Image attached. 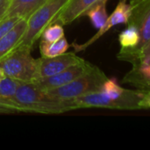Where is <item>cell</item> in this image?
<instances>
[{"mask_svg":"<svg viewBox=\"0 0 150 150\" xmlns=\"http://www.w3.org/2000/svg\"><path fill=\"white\" fill-rule=\"evenodd\" d=\"M3 103L12 112L57 114L79 109L73 99H62L49 94L32 83H19L15 94Z\"/></svg>","mask_w":150,"mask_h":150,"instance_id":"cell-1","label":"cell"},{"mask_svg":"<svg viewBox=\"0 0 150 150\" xmlns=\"http://www.w3.org/2000/svg\"><path fill=\"white\" fill-rule=\"evenodd\" d=\"M69 0H46L27 20V28L16 48L31 51L43 30L50 25Z\"/></svg>","mask_w":150,"mask_h":150,"instance_id":"cell-2","label":"cell"},{"mask_svg":"<svg viewBox=\"0 0 150 150\" xmlns=\"http://www.w3.org/2000/svg\"><path fill=\"white\" fill-rule=\"evenodd\" d=\"M132 13L127 25H133L139 32L140 40L133 49L121 48L117 57L133 64L140 51L150 41V0H130Z\"/></svg>","mask_w":150,"mask_h":150,"instance_id":"cell-3","label":"cell"},{"mask_svg":"<svg viewBox=\"0 0 150 150\" xmlns=\"http://www.w3.org/2000/svg\"><path fill=\"white\" fill-rule=\"evenodd\" d=\"M0 68L4 76L21 83H34L37 76V61L31 51L15 48L0 59Z\"/></svg>","mask_w":150,"mask_h":150,"instance_id":"cell-4","label":"cell"},{"mask_svg":"<svg viewBox=\"0 0 150 150\" xmlns=\"http://www.w3.org/2000/svg\"><path fill=\"white\" fill-rule=\"evenodd\" d=\"M107 79L108 77L103 71L97 66L93 65L88 71L69 83L45 91L62 99H74L83 95L100 91Z\"/></svg>","mask_w":150,"mask_h":150,"instance_id":"cell-5","label":"cell"},{"mask_svg":"<svg viewBox=\"0 0 150 150\" xmlns=\"http://www.w3.org/2000/svg\"><path fill=\"white\" fill-rule=\"evenodd\" d=\"M143 91L141 90L126 89L125 94L117 100L111 99L103 95L101 91L83 95L73 99L78 108H107L116 110H137L140 109L139 103L142 98Z\"/></svg>","mask_w":150,"mask_h":150,"instance_id":"cell-6","label":"cell"},{"mask_svg":"<svg viewBox=\"0 0 150 150\" xmlns=\"http://www.w3.org/2000/svg\"><path fill=\"white\" fill-rule=\"evenodd\" d=\"M92 67L93 64L82 59L80 62L65 69L64 70L53 76L38 79L33 83L42 91H49L69 83L88 71Z\"/></svg>","mask_w":150,"mask_h":150,"instance_id":"cell-7","label":"cell"},{"mask_svg":"<svg viewBox=\"0 0 150 150\" xmlns=\"http://www.w3.org/2000/svg\"><path fill=\"white\" fill-rule=\"evenodd\" d=\"M132 13V7L130 4L126 3V0H119L118 5L116 6L113 12L108 16L103 25L98 29V32L90 38L88 41L83 44H75L72 43V47L74 48V52H81L91 46L94 42H95L98 39H100L104 33H106L111 28L119 24H127L129 21L130 16Z\"/></svg>","mask_w":150,"mask_h":150,"instance_id":"cell-8","label":"cell"},{"mask_svg":"<svg viewBox=\"0 0 150 150\" xmlns=\"http://www.w3.org/2000/svg\"><path fill=\"white\" fill-rule=\"evenodd\" d=\"M82 58L79 57L73 52H70V53L65 52V54H62L55 57L42 56L39 59H36L37 61L36 80L53 76L64 70L65 69L80 62Z\"/></svg>","mask_w":150,"mask_h":150,"instance_id":"cell-9","label":"cell"},{"mask_svg":"<svg viewBox=\"0 0 150 150\" xmlns=\"http://www.w3.org/2000/svg\"><path fill=\"white\" fill-rule=\"evenodd\" d=\"M101 1L102 0H69L50 24L57 23L62 25L71 24L77 18L85 15L93 5Z\"/></svg>","mask_w":150,"mask_h":150,"instance_id":"cell-10","label":"cell"},{"mask_svg":"<svg viewBox=\"0 0 150 150\" xmlns=\"http://www.w3.org/2000/svg\"><path fill=\"white\" fill-rule=\"evenodd\" d=\"M46 0H10L3 18L17 17L27 19Z\"/></svg>","mask_w":150,"mask_h":150,"instance_id":"cell-11","label":"cell"},{"mask_svg":"<svg viewBox=\"0 0 150 150\" xmlns=\"http://www.w3.org/2000/svg\"><path fill=\"white\" fill-rule=\"evenodd\" d=\"M27 28V19L21 18L0 39V59L14 50Z\"/></svg>","mask_w":150,"mask_h":150,"instance_id":"cell-12","label":"cell"},{"mask_svg":"<svg viewBox=\"0 0 150 150\" xmlns=\"http://www.w3.org/2000/svg\"><path fill=\"white\" fill-rule=\"evenodd\" d=\"M123 83L131 84L137 90H142L150 84V63L133 66V69L124 76Z\"/></svg>","mask_w":150,"mask_h":150,"instance_id":"cell-13","label":"cell"},{"mask_svg":"<svg viewBox=\"0 0 150 150\" xmlns=\"http://www.w3.org/2000/svg\"><path fill=\"white\" fill-rule=\"evenodd\" d=\"M69 47L70 44L68 43L65 36L58 40L52 42L42 40L40 43V52L42 54V56L45 57H55L65 54Z\"/></svg>","mask_w":150,"mask_h":150,"instance_id":"cell-14","label":"cell"},{"mask_svg":"<svg viewBox=\"0 0 150 150\" xmlns=\"http://www.w3.org/2000/svg\"><path fill=\"white\" fill-rule=\"evenodd\" d=\"M107 2L108 0H102L101 2L93 5L86 12V15L89 18L92 25L97 29H100L103 25L108 18L106 10Z\"/></svg>","mask_w":150,"mask_h":150,"instance_id":"cell-15","label":"cell"},{"mask_svg":"<svg viewBox=\"0 0 150 150\" xmlns=\"http://www.w3.org/2000/svg\"><path fill=\"white\" fill-rule=\"evenodd\" d=\"M140 40L139 32L133 25L128 26L119 34L118 41L123 49H133L137 47Z\"/></svg>","mask_w":150,"mask_h":150,"instance_id":"cell-16","label":"cell"},{"mask_svg":"<svg viewBox=\"0 0 150 150\" xmlns=\"http://www.w3.org/2000/svg\"><path fill=\"white\" fill-rule=\"evenodd\" d=\"M126 89L121 87L118 83L117 79L115 78H108L103 84L101 89V92L105 95L107 98L117 100L119 99L126 92Z\"/></svg>","mask_w":150,"mask_h":150,"instance_id":"cell-17","label":"cell"},{"mask_svg":"<svg viewBox=\"0 0 150 150\" xmlns=\"http://www.w3.org/2000/svg\"><path fill=\"white\" fill-rule=\"evenodd\" d=\"M19 81L11 79L6 76H4L0 79V101L2 103L3 100L10 98L15 94L19 86Z\"/></svg>","mask_w":150,"mask_h":150,"instance_id":"cell-18","label":"cell"},{"mask_svg":"<svg viewBox=\"0 0 150 150\" xmlns=\"http://www.w3.org/2000/svg\"><path fill=\"white\" fill-rule=\"evenodd\" d=\"M65 36V31L63 25L60 24H50L42 32L41 37L42 40L46 41H57Z\"/></svg>","mask_w":150,"mask_h":150,"instance_id":"cell-19","label":"cell"},{"mask_svg":"<svg viewBox=\"0 0 150 150\" xmlns=\"http://www.w3.org/2000/svg\"><path fill=\"white\" fill-rule=\"evenodd\" d=\"M21 18L17 17L11 18H2L0 19V39L4 36Z\"/></svg>","mask_w":150,"mask_h":150,"instance_id":"cell-20","label":"cell"},{"mask_svg":"<svg viewBox=\"0 0 150 150\" xmlns=\"http://www.w3.org/2000/svg\"><path fill=\"white\" fill-rule=\"evenodd\" d=\"M150 63V41L140 51L133 66Z\"/></svg>","mask_w":150,"mask_h":150,"instance_id":"cell-21","label":"cell"},{"mask_svg":"<svg viewBox=\"0 0 150 150\" xmlns=\"http://www.w3.org/2000/svg\"><path fill=\"white\" fill-rule=\"evenodd\" d=\"M142 98L139 103L140 109H149L150 108V91H142Z\"/></svg>","mask_w":150,"mask_h":150,"instance_id":"cell-22","label":"cell"},{"mask_svg":"<svg viewBox=\"0 0 150 150\" xmlns=\"http://www.w3.org/2000/svg\"><path fill=\"white\" fill-rule=\"evenodd\" d=\"M9 2L10 0H2L0 1V19L3 18L5 11H6V8L9 4Z\"/></svg>","mask_w":150,"mask_h":150,"instance_id":"cell-23","label":"cell"},{"mask_svg":"<svg viewBox=\"0 0 150 150\" xmlns=\"http://www.w3.org/2000/svg\"><path fill=\"white\" fill-rule=\"evenodd\" d=\"M6 112H12L0 101V113H6Z\"/></svg>","mask_w":150,"mask_h":150,"instance_id":"cell-24","label":"cell"},{"mask_svg":"<svg viewBox=\"0 0 150 150\" xmlns=\"http://www.w3.org/2000/svg\"><path fill=\"white\" fill-rule=\"evenodd\" d=\"M141 91H150V84L149 85H147V86H145L142 90H141Z\"/></svg>","mask_w":150,"mask_h":150,"instance_id":"cell-25","label":"cell"},{"mask_svg":"<svg viewBox=\"0 0 150 150\" xmlns=\"http://www.w3.org/2000/svg\"><path fill=\"white\" fill-rule=\"evenodd\" d=\"M4 74L3 70L1 69V68H0V79H1L2 77H4Z\"/></svg>","mask_w":150,"mask_h":150,"instance_id":"cell-26","label":"cell"},{"mask_svg":"<svg viewBox=\"0 0 150 150\" xmlns=\"http://www.w3.org/2000/svg\"><path fill=\"white\" fill-rule=\"evenodd\" d=\"M0 1H2V0H0Z\"/></svg>","mask_w":150,"mask_h":150,"instance_id":"cell-27","label":"cell"}]
</instances>
